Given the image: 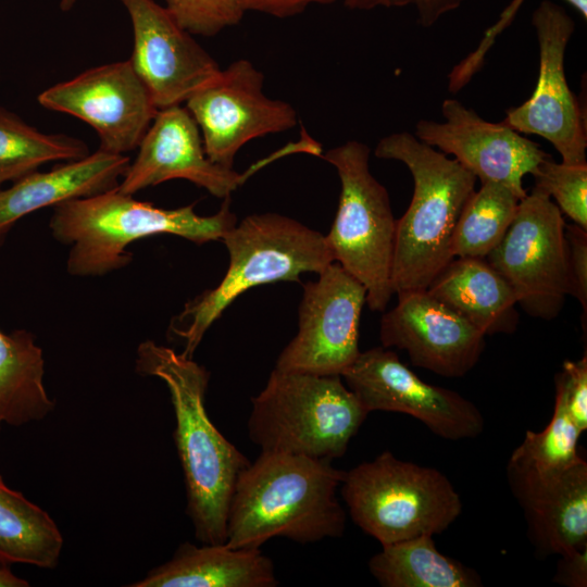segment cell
I'll list each match as a JSON object with an SVG mask.
<instances>
[{"mask_svg": "<svg viewBox=\"0 0 587 587\" xmlns=\"http://www.w3.org/2000/svg\"><path fill=\"white\" fill-rule=\"evenodd\" d=\"M129 163L125 154L98 149L48 172H32L9 188L0 187V243L20 218L34 211L117 187Z\"/></svg>", "mask_w": 587, "mask_h": 587, "instance_id": "obj_20", "label": "cell"}, {"mask_svg": "<svg viewBox=\"0 0 587 587\" xmlns=\"http://www.w3.org/2000/svg\"><path fill=\"white\" fill-rule=\"evenodd\" d=\"M229 265L220 284L187 302L170 330L185 341L192 358L209 327L246 290L274 282H299L304 272L320 274L335 262L326 236L276 213L252 214L222 238Z\"/></svg>", "mask_w": 587, "mask_h": 587, "instance_id": "obj_5", "label": "cell"}, {"mask_svg": "<svg viewBox=\"0 0 587 587\" xmlns=\"http://www.w3.org/2000/svg\"><path fill=\"white\" fill-rule=\"evenodd\" d=\"M426 290L485 336L517 327L514 292L485 258H454Z\"/></svg>", "mask_w": 587, "mask_h": 587, "instance_id": "obj_22", "label": "cell"}, {"mask_svg": "<svg viewBox=\"0 0 587 587\" xmlns=\"http://www.w3.org/2000/svg\"><path fill=\"white\" fill-rule=\"evenodd\" d=\"M580 435L563 399L555 394L550 422L540 432L527 430L509 463L538 473L564 471L584 460L577 451Z\"/></svg>", "mask_w": 587, "mask_h": 587, "instance_id": "obj_28", "label": "cell"}, {"mask_svg": "<svg viewBox=\"0 0 587 587\" xmlns=\"http://www.w3.org/2000/svg\"><path fill=\"white\" fill-rule=\"evenodd\" d=\"M510 489L523 510L536 554H564L587 547V463L538 473L508 462Z\"/></svg>", "mask_w": 587, "mask_h": 587, "instance_id": "obj_19", "label": "cell"}, {"mask_svg": "<svg viewBox=\"0 0 587 587\" xmlns=\"http://www.w3.org/2000/svg\"><path fill=\"white\" fill-rule=\"evenodd\" d=\"M532 24L539 47L537 84L530 98L509 109L502 122L517 133L548 140L563 163H587L585 116L564 72L565 50L575 24L563 8L549 0L536 8Z\"/></svg>", "mask_w": 587, "mask_h": 587, "instance_id": "obj_12", "label": "cell"}, {"mask_svg": "<svg viewBox=\"0 0 587 587\" xmlns=\"http://www.w3.org/2000/svg\"><path fill=\"white\" fill-rule=\"evenodd\" d=\"M340 487L352 521L382 546L441 534L462 512L444 473L389 451L345 472Z\"/></svg>", "mask_w": 587, "mask_h": 587, "instance_id": "obj_7", "label": "cell"}, {"mask_svg": "<svg viewBox=\"0 0 587 587\" xmlns=\"http://www.w3.org/2000/svg\"><path fill=\"white\" fill-rule=\"evenodd\" d=\"M321 157L340 178L336 216L326 240L335 262L366 289L372 311H385L391 296L396 223L386 188L371 174L370 148L350 140Z\"/></svg>", "mask_w": 587, "mask_h": 587, "instance_id": "obj_8", "label": "cell"}, {"mask_svg": "<svg viewBox=\"0 0 587 587\" xmlns=\"http://www.w3.org/2000/svg\"><path fill=\"white\" fill-rule=\"evenodd\" d=\"M166 10L191 35L214 36L246 13L239 0H164Z\"/></svg>", "mask_w": 587, "mask_h": 587, "instance_id": "obj_30", "label": "cell"}, {"mask_svg": "<svg viewBox=\"0 0 587 587\" xmlns=\"http://www.w3.org/2000/svg\"><path fill=\"white\" fill-rule=\"evenodd\" d=\"M245 12L253 11L285 18L302 13L313 4H330L335 0H239Z\"/></svg>", "mask_w": 587, "mask_h": 587, "instance_id": "obj_34", "label": "cell"}, {"mask_svg": "<svg viewBox=\"0 0 587 587\" xmlns=\"http://www.w3.org/2000/svg\"><path fill=\"white\" fill-rule=\"evenodd\" d=\"M380 321L383 347L404 350L413 365L462 377L478 362L485 335L427 290L400 291Z\"/></svg>", "mask_w": 587, "mask_h": 587, "instance_id": "obj_18", "label": "cell"}, {"mask_svg": "<svg viewBox=\"0 0 587 587\" xmlns=\"http://www.w3.org/2000/svg\"><path fill=\"white\" fill-rule=\"evenodd\" d=\"M136 372L166 385L176 427L173 433L184 473L187 508L196 538L223 545L229 504L239 474L249 460L214 426L204 399L210 374L192 358L152 340L137 348Z\"/></svg>", "mask_w": 587, "mask_h": 587, "instance_id": "obj_1", "label": "cell"}, {"mask_svg": "<svg viewBox=\"0 0 587 587\" xmlns=\"http://www.w3.org/2000/svg\"><path fill=\"white\" fill-rule=\"evenodd\" d=\"M47 110L72 115L92 127L99 149L124 154L138 148L158 109L129 60L86 70L37 98Z\"/></svg>", "mask_w": 587, "mask_h": 587, "instance_id": "obj_14", "label": "cell"}, {"mask_svg": "<svg viewBox=\"0 0 587 587\" xmlns=\"http://www.w3.org/2000/svg\"><path fill=\"white\" fill-rule=\"evenodd\" d=\"M574 7L587 20V0H564Z\"/></svg>", "mask_w": 587, "mask_h": 587, "instance_id": "obj_38", "label": "cell"}, {"mask_svg": "<svg viewBox=\"0 0 587 587\" xmlns=\"http://www.w3.org/2000/svg\"><path fill=\"white\" fill-rule=\"evenodd\" d=\"M117 189L135 195L171 179H186L212 196L227 198L253 172L275 157L262 160L242 174L220 165L207 155L199 127L190 112L180 105L158 110L138 146Z\"/></svg>", "mask_w": 587, "mask_h": 587, "instance_id": "obj_17", "label": "cell"}, {"mask_svg": "<svg viewBox=\"0 0 587 587\" xmlns=\"http://www.w3.org/2000/svg\"><path fill=\"white\" fill-rule=\"evenodd\" d=\"M229 197L213 215L195 212L193 205L162 209L138 201L117 187L53 208L50 229L61 243L71 246L66 270L73 276H102L129 264L127 247L154 235H176L196 243L222 240L237 223Z\"/></svg>", "mask_w": 587, "mask_h": 587, "instance_id": "obj_3", "label": "cell"}, {"mask_svg": "<svg viewBox=\"0 0 587 587\" xmlns=\"http://www.w3.org/2000/svg\"><path fill=\"white\" fill-rule=\"evenodd\" d=\"M521 198L507 185L480 183L455 223L451 238L453 258H486L501 241L515 217Z\"/></svg>", "mask_w": 587, "mask_h": 587, "instance_id": "obj_27", "label": "cell"}, {"mask_svg": "<svg viewBox=\"0 0 587 587\" xmlns=\"http://www.w3.org/2000/svg\"><path fill=\"white\" fill-rule=\"evenodd\" d=\"M133 26L129 59L158 110L180 105L221 71L217 62L153 0H120Z\"/></svg>", "mask_w": 587, "mask_h": 587, "instance_id": "obj_15", "label": "cell"}, {"mask_svg": "<svg viewBox=\"0 0 587 587\" xmlns=\"http://www.w3.org/2000/svg\"><path fill=\"white\" fill-rule=\"evenodd\" d=\"M345 472L330 460L261 451L238 476L229 504L230 548H260L273 537L308 544L341 537L337 498Z\"/></svg>", "mask_w": 587, "mask_h": 587, "instance_id": "obj_2", "label": "cell"}, {"mask_svg": "<svg viewBox=\"0 0 587 587\" xmlns=\"http://www.w3.org/2000/svg\"><path fill=\"white\" fill-rule=\"evenodd\" d=\"M29 583L16 576L9 565H0V587H27Z\"/></svg>", "mask_w": 587, "mask_h": 587, "instance_id": "obj_36", "label": "cell"}, {"mask_svg": "<svg viewBox=\"0 0 587 587\" xmlns=\"http://www.w3.org/2000/svg\"><path fill=\"white\" fill-rule=\"evenodd\" d=\"M532 175L535 187L553 197L561 212L587 229V163H557L550 155Z\"/></svg>", "mask_w": 587, "mask_h": 587, "instance_id": "obj_29", "label": "cell"}, {"mask_svg": "<svg viewBox=\"0 0 587 587\" xmlns=\"http://www.w3.org/2000/svg\"><path fill=\"white\" fill-rule=\"evenodd\" d=\"M394 0H344L346 7L354 10H372L378 7H392Z\"/></svg>", "mask_w": 587, "mask_h": 587, "instance_id": "obj_37", "label": "cell"}, {"mask_svg": "<svg viewBox=\"0 0 587 587\" xmlns=\"http://www.w3.org/2000/svg\"><path fill=\"white\" fill-rule=\"evenodd\" d=\"M272 560L259 548L180 545L171 560L132 587H275Z\"/></svg>", "mask_w": 587, "mask_h": 587, "instance_id": "obj_21", "label": "cell"}, {"mask_svg": "<svg viewBox=\"0 0 587 587\" xmlns=\"http://www.w3.org/2000/svg\"><path fill=\"white\" fill-rule=\"evenodd\" d=\"M464 0H394L392 7L414 5L417 11V21L428 27L435 24L440 16L457 9Z\"/></svg>", "mask_w": 587, "mask_h": 587, "instance_id": "obj_35", "label": "cell"}, {"mask_svg": "<svg viewBox=\"0 0 587 587\" xmlns=\"http://www.w3.org/2000/svg\"><path fill=\"white\" fill-rule=\"evenodd\" d=\"M89 154L87 145L65 134H46L15 113L0 108V187L52 161H73Z\"/></svg>", "mask_w": 587, "mask_h": 587, "instance_id": "obj_26", "label": "cell"}, {"mask_svg": "<svg viewBox=\"0 0 587 587\" xmlns=\"http://www.w3.org/2000/svg\"><path fill=\"white\" fill-rule=\"evenodd\" d=\"M553 582L566 587L587 586V547L560 555Z\"/></svg>", "mask_w": 587, "mask_h": 587, "instance_id": "obj_33", "label": "cell"}, {"mask_svg": "<svg viewBox=\"0 0 587 587\" xmlns=\"http://www.w3.org/2000/svg\"><path fill=\"white\" fill-rule=\"evenodd\" d=\"M45 360L26 329L0 330V429L43 420L54 401L43 386Z\"/></svg>", "mask_w": 587, "mask_h": 587, "instance_id": "obj_23", "label": "cell"}, {"mask_svg": "<svg viewBox=\"0 0 587 587\" xmlns=\"http://www.w3.org/2000/svg\"><path fill=\"white\" fill-rule=\"evenodd\" d=\"M567 245V265L571 282V295L587 311V229L573 224H565Z\"/></svg>", "mask_w": 587, "mask_h": 587, "instance_id": "obj_32", "label": "cell"}, {"mask_svg": "<svg viewBox=\"0 0 587 587\" xmlns=\"http://www.w3.org/2000/svg\"><path fill=\"white\" fill-rule=\"evenodd\" d=\"M555 394L583 433L587 428V355L577 361H564L562 370L555 374Z\"/></svg>", "mask_w": 587, "mask_h": 587, "instance_id": "obj_31", "label": "cell"}, {"mask_svg": "<svg viewBox=\"0 0 587 587\" xmlns=\"http://www.w3.org/2000/svg\"><path fill=\"white\" fill-rule=\"evenodd\" d=\"M347 387L370 413H404L421 421L435 435L460 440L484 429L479 409L460 394L422 380L395 351L375 347L360 352L341 375Z\"/></svg>", "mask_w": 587, "mask_h": 587, "instance_id": "obj_13", "label": "cell"}, {"mask_svg": "<svg viewBox=\"0 0 587 587\" xmlns=\"http://www.w3.org/2000/svg\"><path fill=\"white\" fill-rule=\"evenodd\" d=\"M263 84V73L239 59L186 101L210 160L233 168L235 155L249 140L297 125L295 108L265 96Z\"/></svg>", "mask_w": 587, "mask_h": 587, "instance_id": "obj_11", "label": "cell"}, {"mask_svg": "<svg viewBox=\"0 0 587 587\" xmlns=\"http://www.w3.org/2000/svg\"><path fill=\"white\" fill-rule=\"evenodd\" d=\"M441 113L442 123L419 121L414 136L453 155L480 183H502L523 199L527 195L524 176L550 154L503 122H487L455 99L444 100Z\"/></svg>", "mask_w": 587, "mask_h": 587, "instance_id": "obj_16", "label": "cell"}, {"mask_svg": "<svg viewBox=\"0 0 587 587\" xmlns=\"http://www.w3.org/2000/svg\"><path fill=\"white\" fill-rule=\"evenodd\" d=\"M317 280L303 285L299 330L279 354L275 369L314 375H339L357 360L365 287L337 262Z\"/></svg>", "mask_w": 587, "mask_h": 587, "instance_id": "obj_10", "label": "cell"}, {"mask_svg": "<svg viewBox=\"0 0 587 587\" xmlns=\"http://www.w3.org/2000/svg\"><path fill=\"white\" fill-rule=\"evenodd\" d=\"M77 0H60V8L62 11H68L74 7Z\"/></svg>", "mask_w": 587, "mask_h": 587, "instance_id": "obj_39", "label": "cell"}, {"mask_svg": "<svg viewBox=\"0 0 587 587\" xmlns=\"http://www.w3.org/2000/svg\"><path fill=\"white\" fill-rule=\"evenodd\" d=\"M485 259L533 317L555 319L571 295L565 223L540 188L520 200L505 235Z\"/></svg>", "mask_w": 587, "mask_h": 587, "instance_id": "obj_9", "label": "cell"}, {"mask_svg": "<svg viewBox=\"0 0 587 587\" xmlns=\"http://www.w3.org/2000/svg\"><path fill=\"white\" fill-rule=\"evenodd\" d=\"M434 536L382 546L369 562L371 574L384 587H479L473 569L438 551Z\"/></svg>", "mask_w": 587, "mask_h": 587, "instance_id": "obj_24", "label": "cell"}, {"mask_svg": "<svg viewBox=\"0 0 587 587\" xmlns=\"http://www.w3.org/2000/svg\"><path fill=\"white\" fill-rule=\"evenodd\" d=\"M63 536L47 511L0 475V565L58 566Z\"/></svg>", "mask_w": 587, "mask_h": 587, "instance_id": "obj_25", "label": "cell"}, {"mask_svg": "<svg viewBox=\"0 0 587 587\" xmlns=\"http://www.w3.org/2000/svg\"><path fill=\"white\" fill-rule=\"evenodd\" d=\"M375 155L402 162L414 182L411 203L396 223L394 292L426 290L454 259L453 229L477 178L457 160L407 132L383 137Z\"/></svg>", "mask_w": 587, "mask_h": 587, "instance_id": "obj_4", "label": "cell"}, {"mask_svg": "<svg viewBox=\"0 0 587 587\" xmlns=\"http://www.w3.org/2000/svg\"><path fill=\"white\" fill-rule=\"evenodd\" d=\"M248 435L261 451L342 457L369 412L339 375L274 370L253 397Z\"/></svg>", "mask_w": 587, "mask_h": 587, "instance_id": "obj_6", "label": "cell"}]
</instances>
